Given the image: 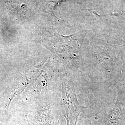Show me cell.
<instances>
[{"mask_svg": "<svg viewBox=\"0 0 125 125\" xmlns=\"http://www.w3.org/2000/svg\"><path fill=\"white\" fill-rule=\"evenodd\" d=\"M83 38L82 33L69 36L56 35L49 47L68 67L78 70L83 65L81 50Z\"/></svg>", "mask_w": 125, "mask_h": 125, "instance_id": "6da1fadb", "label": "cell"}, {"mask_svg": "<svg viewBox=\"0 0 125 125\" xmlns=\"http://www.w3.org/2000/svg\"><path fill=\"white\" fill-rule=\"evenodd\" d=\"M62 106L67 125H80L84 112L77 101L74 86L72 83H62Z\"/></svg>", "mask_w": 125, "mask_h": 125, "instance_id": "7a4b0ae2", "label": "cell"}, {"mask_svg": "<svg viewBox=\"0 0 125 125\" xmlns=\"http://www.w3.org/2000/svg\"><path fill=\"white\" fill-rule=\"evenodd\" d=\"M40 68L39 70H36L35 71L30 72L29 73L26 75L24 76H23L22 78L20 80V82L17 83L16 84V86L14 87V89L13 90V94L12 95V97L10 99V104L11 101L13 98V97L15 96L20 94L23 90L26 88L28 85L30 84V83H31V82L35 79L36 77L37 76L38 73L40 72Z\"/></svg>", "mask_w": 125, "mask_h": 125, "instance_id": "3957f363", "label": "cell"}, {"mask_svg": "<svg viewBox=\"0 0 125 125\" xmlns=\"http://www.w3.org/2000/svg\"><path fill=\"white\" fill-rule=\"evenodd\" d=\"M12 9L20 15L26 14L27 11V0H8Z\"/></svg>", "mask_w": 125, "mask_h": 125, "instance_id": "277c9868", "label": "cell"}, {"mask_svg": "<svg viewBox=\"0 0 125 125\" xmlns=\"http://www.w3.org/2000/svg\"><path fill=\"white\" fill-rule=\"evenodd\" d=\"M0 125H2V124H1V123H0Z\"/></svg>", "mask_w": 125, "mask_h": 125, "instance_id": "5b68a950", "label": "cell"}]
</instances>
